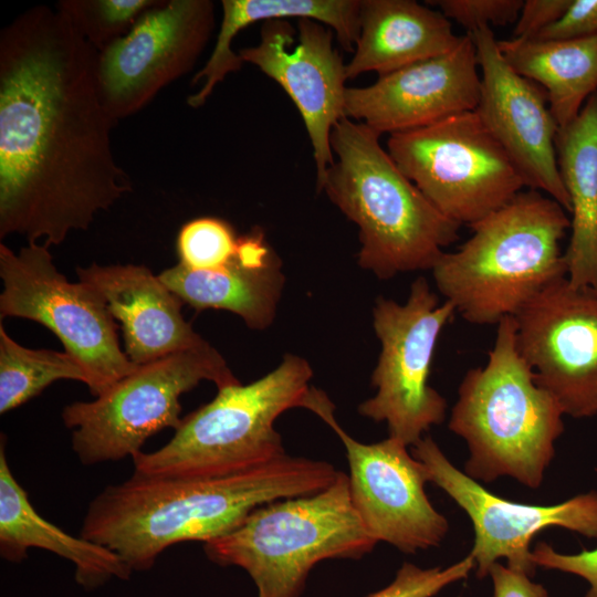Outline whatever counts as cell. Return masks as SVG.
I'll return each instance as SVG.
<instances>
[{
  "label": "cell",
  "mask_w": 597,
  "mask_h": 597,
  "mask_svg": "<svg viewBox=\"0 0 597 597\" xmlns=\"http://www.w3.org/2000/svg\"><path fill=\"white\" fill-rule=\"evenodd\" d=\"M97 56L56 8L33 7L1 31V239L59 245L132 190L113 156Z\"/></svg>",
  "instance_id": "obj_1"
},
{
  "label": "cell",
  "mask_w": 597,
  "mask_h": 597,
  "mask_svg": "<svg viewBox=\"0 0 597 597\" xmlns=\"http://www.w3.org/2000/svg\"><path fill=\"white\" fill-rule=\"evenodd\" d=\"M337 472L329 462L286 454L222 476L134 473L93 499L81 536L116 553L133 572H143L169 546L219 538L262 505L323 491Z\"/></svg>",
  "instance_id": "obj_2"
},
{
  "label": "cell",
  "mask_w": 597,
  "mask_h": 597,
  "mask_svg": "<svg viewBox=\"0 0 597 597\" xmlns=\"http://www.w3.org/2000/svg\"><path fill=\"white\" fill-rule=\"evenodd\" d=\"M379 134L342 117L333 127L336 160L317 188L358 227V264L380 280L432 270L460 224L440 212L398 168Z\"/></svg>",
  "instance_id": "obj_3"
},
{
  "label": "cell",
  "mask_w": 597,
  "mask_h": 597,
  "mask_svg": "<svg viewBox=\"0 0 597 597\" xmlns=\"http://www.w3.org/2000/svg\"><path fill=\"white\" fill-rule=\"evenodd\" d=\"M469 227L471 237L431 270L444 301L467 322L498 325L567 276L562 240L570 218L541 191L522 190Z\"/></svg>",
  "instance_id": "obj_4"
},
{
  "label": "cell",
  "mask_w": 597,
  "mask_h": 597,
  "mask_svg": "<svg viewBox=\"0 0 597 597\" xmlns=\"http://www.w3.org/2000/svg\"><path fill=\"white\" fill-rule=\"evenodd\" d=\"M496 326L485 365L469 369L459 385L448 427L468 446L463 472L470 478L489 483L510 476L537 489L565 415L520 355L513 316Z\"/></svg>",
  "instance_id": "obj_5"
},
{
  "label": "cell",
  "mask_w": 597,
  "mask_h": 597,
  "mask_svg": "<svg viewBox=\"0 0 597 597\" xmlns=\"http://www.w3.org/2000/svg\"><path fill=\"white\" fill-rule=\"evenodd\" d=\"M377 543L354 507L348 475L338 471L318 493L258 507L235 530L205 543V553L245 570L258 597H301L316 564L359 559Z\"/></svg>",
  "instance_id": "obj_6"
},
{
  "label": "cell",
  "mask_w": 597,
  "mask_h": 597,
  "mask_svg": "<svg viewBox=\"0 0 597 597\" xmlns=\"http://www.w3.org/2000/svg\"><path fill=\"white\" fill-rule=\"evenodd\" d=\"M313 376L308 362L286 354L265 376L218 389L182 418L161 448L133 457L135 472L150 476L212 478L243 472L286 455L275 420L302 407Z\"/></svg>",
  "instance_id": "obj_7"
},
{
  "label": "cell",
  "mask_w": 597,
  "mask_h": 597,
  "mask_svg": "<svg viewBox=\"0 0 597 597\" xmlns=\"http://www.w3.org/2000/svg\"><path fill=\"white\" fill-rule=\"evenodd\" d=\"M202 380L218 389L240 383L208 342L139 365L93 401L65 406L74 453L86 465L133 459L151 436L178 429L180 397Z\"/></svg>",
  "instance_id": "obj_8"
},
{
  "label": "cell",
  "mask_w": 597,
  "mask_h": 597,
  "mask_svg": "<svg viewBox=\"0 0 597 597\" xmlns=\"http://www.w3.org/2000/svg\"><path fill=\"white\" fill-rule=\"evenodd\" d=\"M388 154L446 217L471 226L526 186L475 109L391 134Z\"/></svg>",
  "instance_id": "obj_9"
},
{
  "label": "cell",
  "mask_w": 597,
  "mask_h": 597,
  "mask_svg": "<svg viewBox=\"0 0 597 597\" xmlns=\"http://www.w3.org/2000/svg\"><path fill=\"white\" fill-rule=\"evenodd\" d=\"M454 313L453 304L440 303L423 276L412 282L406 303L380 296L373 308L381 346L371 375L376 394L358 412L386 422L389 437L407 447L446 419L447 401L429 385V376L438 338Z\"/></svg>",
  "instance_id": "obj_10"
},
{
  "label": "cell",
  "mask_w": 597,
  "mask_h": 597,
  "mask_svg": "<svg viewBox=\"0 0 597 597\" xmlns=\"http://www.w3.org/2000/svg\"><path fill=\"white\" fill-rule=\"evenodd\" d=\"M49 248L28 243L13 252L0 244V316L28 318L54 333L84 368L97 397L139 365L121 349L116 322L101 296L80 281L69 282Z\"/></svg>",
  "instance_id": "obj_11"
},
{
  "label": "cell",
  "mask_w": 597,
  "mask_h": 597,
  "mask_svg": "<svg viewBox=\"0 0 597 597\" xmlns=\"http://www.w3.org/2000/svg\"><path fill=\"white\" fill-rule=\"evenodd\" d=\"M302 407L326 422L344 444L350 498L370 535L408 554L439 546L449 523L429 501L425 468L408 447L391 437L375 443L355 440L339 426L333 402L321 389L311 387Z\"/></svg>",
  "instance_id": "obj_12"
},
{
  "label": "cell",
  "mask_w": 597,
  "mask_h": 597,
  "mask_svg": "<svg viewBox=\"0 0 597 597\" xmlns=\"http://www.w3.org/2000/svg\"><path fill=\"white\" fill-rule=\"evenodd\" d=\"M411 454L422 463L428 482L443 490L471 520L474 538L469 555L479 578L502 558L511 569L533 577L531 543L548 527L597 538V491L552 505L520 503L488 491L454 467L430 436L412 446Z\"/></svg>",
  "instance_id": "obj_13"
},
{
  "label": "cell",
  "mask_w": 597,
  "mask_h": 597,
  "mask_svg": "<svg viewBox=\"0 0 597 597\" xmlns=\"http://www.w3.org/2000/svg\"><path fill=\"white\" fill-rule=\"evenodd\" d=\"M214 28L209 0H161L97 56L102 102L117 122L144 108L188 73Z\"/></svg>",
  "instance_id": "obj_14"
},
{
  "label": "cell",
  "mask_w": 597,
  "mask_h": 597,
  "mask_svg": "<svg viewBox=\"0 0 597 597\" xmlns=\"http://www.w3.org/2000/svg\"><path fill=\"white\" fill-rule=\"evenodd\" d=\"M515 341L536 383L564 415H597V290L563 277L515 316Z\"/></svg>",
  "instance_id": "obj_15"
},
{
  "label": "cell",
  "mask_w": 597,
  "mask_h": 597,
  "mask_svg": "<svg viewBox=\"0 0 597 597\" xmlns=\"http://www.w3.org/2000/svg\"><path fill=\"white\" fill-rule=\"evenodd\" d=\"M297 22L295 48L290 21L272 19L263 21L260 42L240 49L238 55L279 83L297 107L313 147L318 188L334 163L331 134L344 117L346 64L333 46L329 28L311 19Z\"/></svg>",
  "instance_id": "obj_16"
},
{
  "label": "cell",
  "mask_w": 597,
  "mask_h": 597,
  "mask_svg": "<svg viewBox=\"0 0 597 597\" xmlns=\"http://www.w3.org/2000/svg\"><path fill=\"white\" fill-rule=\"evenodd\" d=\"M470 34L481 69L476 113L506 151L525 186L546 192L569 212L555 147L558 126L544 90L506 63L491 27H481Z\"/></svg>",
  "instance_id": "obj_17"
},
{
  "label": "cell",
  "mask_w": 597,
  "mask_h": 597,
  "mask_svg": "<svg viewBox=\"0 0 597 597\" xmlns=\"http://www.w3.org/2000/svg\"><path fill=\"white\" fill-rule=\"evenodd\" d=\"M470 33L446 54L399 69L365 87H347L344 116L377 134L425 127L451 115L473 111L481 76Z\"/></svg>",
  "instance_id": "obj_18"
},
{
  "label": "cell",
  "mask_w": 597,
  "mask_h": 597,
  "mask_svg": "<svg viewBox=\"0 0 597 597\" xmlns=\"http://www.w3.org/2000/svg\"><path fill=\"white\" fill-rule=\"evenodd\" d=\"M76 273L121 323L132 363L144 365L207 342L185 321L184 302L147 266L92 263Z\"/></svg>",
  "instance_id": "obj_19"
},
{
  "label": "cell",
  "mask_w": 597,
  "mask_h": 597,
  "mask_svg": "<svg viewBox=\"0 0 597 597\" xmlns=\"http://www.w3.org/2000/svg\"><path fill=\"white\" fill-rule=\"evenodd\" d=\"M158 276L191 307L232 312L254 329L272 324L284 284L281 261L260 228L240 235L237 253L220 268L193 270L177 263Z\"/></svg>",
  "instance_id": "obj_20"
},
{
  "label": "cell",
  "mask_w": 597,
  "mask_h": 597,
  "mask_svg": "<svg viewBox=\"0 0 597 597\" xmlns=\"http://www.w3.org/2000/svg\"><path fill=\"white\" fill-rule=\"evenodd\" d=\"M458 36L440 11L412 0H360L359 35L346 78L379 76L448 53Z\"/></svg>",
  "instance_id": "obj_21"
},
{
  "label": "cell",
  "mask_w": 597,
  "mask_h": 597,
  "mask_svg": "<svg viewBox=\"0 0 597 597\" xmlns=\"http://www.w3.org/2000/svg\"><path fill=\"white\" fill-rule=\"evenodd\" d=\"M29 548H42L70 561L75 582L91 590L113 578L127 580L133 570L113 551L75 537L43 519L11 472L3 438L0 447V555L20 563Z\"/></svg>",
  "instance_id": "obj_22"
},
{
  "label": "cell",
  "mask_w": 597,
  "mask_h": 597,
  "mask_svg": "<svg viewBox=\"0 0 597 597\" xmlns=\"http://www.w3.org/2000/svg\"><path fill=\"white\" fill-rule=\"evenodd\" d=\"M555 147L572 214L567 279L597 290V92L572 123L558 128Z\"/></svg>",
  "instance_id": "obj_23"
},
{
  "label": "cell",
  "mask_w": 597,
  "mask_h": 597,
  "mask_svg": "<svg viewBox=\"0 0 597 597\" xmlns=\"http://www.w3.org/2000/svg\"><path fill=\"white\" fill-rule=\"evenodd\" d=\"M221 7L222 20L216 45L191 81L192 85L202 81L201 87L191 96V103L197 107L206 103L229 73L241 69L243 62L232 51L231 42L252 23L291 18L315 20L326 24L348 52H354L359 35L360 0H222Z\"/></svg>",
  "instance_id": "obj_24"
},
{
  "label": "cell",
  "mask_w": 597,
  "mask_h": 597,
  "mask_svg": "<svg viewBox=\"0 0 597 597\" xmlns=\"http://www.w3.org/2000/svg\"><path fill=\"white\" fill-rule=\"evenodd\" d=\"M506 63L538 83L558 126L572 123L597 92V36L579 40H498Z\"/></svg>",
  "instance_id": "obj_25"
},
{
  "label": "cell",
  "mask_w": 597,
  "mask_h": 597,
  "mask_svg": "<svg viewBox=\"0 0 597 597\" xmlns=\"http://www.w3.org/2000/svg\"><path fill=\"white\" fill-rule=\"evenodd\" d=\"M72 379L88 385V376L67 352L32 349L18 344L0 325V413L33 397L55 380Z\"/></svg>",
  "instance_id": "obj_26"
},
{
  "label": "cell",
  "mask_w": 597,
  "mask_h": 597,
  "mask_svg": "<svg viewBox=\"0 0 597 597\" xmlns=\"http://www.w3.org/2000/svg\"><path fill=\"white\" fill-rule=\"evenodd\" d=\"M161 0H62L55 6L97 52L129 32Z\"/></svg>",
  "instance_id": "obj_27"
},
{
  "label": "cell",
  "mask_w": 597,
  "mask_h": 597,
  "mask_svg": "<svg viewBox=\"0 0 597 597\" xmlns=\"http://www.w3.org/2000/svg\"><path fill=\"white\" fill-rule=\"evenodd\" d=\"M240 235L220 218L201 217L185 223L177 235L180 264L193 270H213L237 253Z\"/></svg>",
  "instance_id": "obj_28"
},
{
  "label": "cell",
  "mask_w": 597,
  "mask_h": 597,
  "mask_svg": "<svg viewBox=\"0 0 597 597\" xmlns=\"http://www.w3.org/2000/svg\"><path fill=\"white\" fill-rule=\"evenodd\" d=\"M473 569L474 561L469 554L446 567L422 568L406 562L391 583L366 597H433L449 585L465 579Z\"/></svg>",
  "instance_id": "obj_29"
},
{
  "label": "cell",
  "mask_w": 597,
  "mask_h": 597,
  "mask_svg": "<svg viewBox=\"0 0 597 597\" xmlns=\"http://www.w3.org/2000/svg\"><path fill=\"white\" fill-rule=\"evenodd\" d=\"M447 18L457 21L468 32L481 27L506 25L516 22L524 1L522 0H431Z\"/></svg>",
  "instance_id": "obj_30"
},
{
  "label": "cell",
  "mask_w": 597,
  "mask_h": 597,
  "mask_svg": "<svg viewBox=\"0 0 597 597\" xmlns=\"http://www.w3.org/2000/svg\"><path fill=\"white\" fill-rule=\"evenodd\" d=\"M532 559L536 567L582 577L589 585L585 597H597V547L576 554H563L552 545L541 542L532 549Z\"/></svg>",
  "instance_id": "obj_31"
},
{
  "label": "cell",
  "mask_w": 597,
  "mask_h": 597,
  "mask_svg": "<svg viewBox=\"0 0 597 597\" xmlns=\"http://www.w3.org/2000/svg\"><path fill=\"white\" fill-rule=\"evenodd\" d=\"M593 36H597V0H572L563 15L533 39L579 40Z\"/></svg>",
  "instance_id": "obj_32"
},
{
  "label": "cell",
  "mask_w": 597,
  "mask_h": 597,
  "mask_svg": "<svg viewBox=\"0 0 597 597\" xmlns=\"http://www.w3.org/2000/svg\"><path fill=\"white\" fill-rule=\"evenodd\" d=\"M572 0H526L515 22L513 38L533 39L556 22Z\"/></svg>",
  "instance_id": "obj_33"
},
{
  "label": "cell",
  "mask_w": 597,
  "mask_h": 597,
  "mask_svg": "<svg viewBox=\"0 0 597 597\" xmlns=\"http://www.w3.org/2000/svg\"><path fill=\"white\" fill-rule=\"evenodd\" d=\"M493 587V597H548L541 584L534 583L531 576L511 569L500 562L494 563L489 570Z\"/></svg>",
  "instance_id": "obj_34"
}]
</instances>
